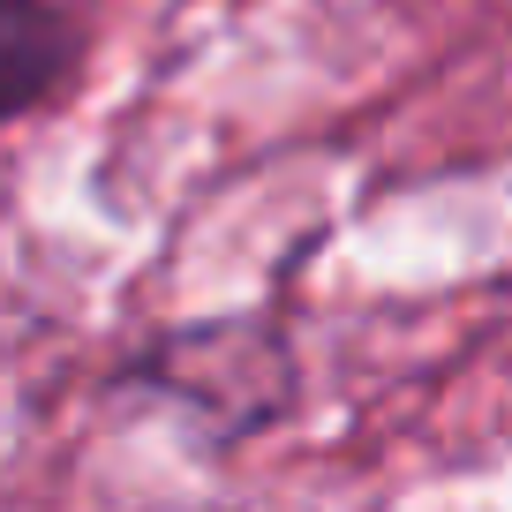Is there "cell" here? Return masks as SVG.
<instances>
[{
	"label": "cell",
	"instance_id": "1",
	"mask_svg": "<svg viewBox=\"0 0 512 512\" xmlns=\"http://www.w3.org/2000/svg\"><path fill=\"white\" fill-rule=\"evenodd\" d=\"M76 46H83L76 0H0V121L38 106L68 76Z\"/></svg>",
	"mask_w": 512,
	"mask_h": 512
}]
</instances>
